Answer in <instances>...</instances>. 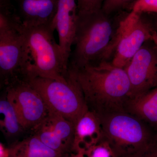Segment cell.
<instances>
[{"mask_svg": "<svg viewBox=\"0 0 157 157\" xmlns=\"http://www.w3.org/2000/svg\"><path fill=\"white\" fill-rule=\"evenodd\" d=\"M152 39L157 46V32H156L155 31H154V33H153L152 36Z\"/></svg>", "mask_w": 157, "mask_h": 157, "instance_id": "25", "label": "cell"}, {"mask_svg": "<svg viewBox=\"0 0 157 157\" xmlns=\"http://www.w3.org/2000/svg\"><path fill=\"white\" fill-rule=\"evenodd\" d=\"M1 2H10V0H0Z\"/></svg>", "mask_w": 157, "mask_h": 157, "instance_id": "26", "label": "cell"}, {"mask_svg": "<svg viewBox=\"0 0 157 157\" xmlns=\"http://www.w3.org/2000/svg\"><path fill=\"white\" fill-rule=\"evenodd\" d=\"M98 117L103 137L117 157H126L157 143L155 130L126 111Z\"/></svg>", "mask_w": 157, "mask_h": 157, "instance_id": "5", "label": "cell"}, {"mask_svg": "<svg viewBox=\"0 0 157 157\" xmlns=\"http://www.w3.org/2000/svg\"><path fill=\"white\" fill-rule=\"evenodd\" d=\"M131 86V98L157 87V46L147 40L125 67Z\"/></svg>", "mask_w": 157, "mask_h": 157, "instance_id": "8", "label": "cell"}, {"mask_svg": "<svg viewBox=\"0 0 157 157\" xmlns=\"http://www.w3.org/2000/svg\"><path fill=\"white\" fill-rule=\"evenodd\" d=\"M83 153L86 157H117L108 141L103 137Z\"/></svg>", "mask_w": 157, "mask_h": 157, "instance_id": "17", "label": "cell"}, {"mask_svg": "<svg viewBox=\"0 0 157 157\" xmlns=\"http://www.w3.org/2000/svg\"><path fill=\"white\" fill-rule=\"evenodd\" d=\"M78 10L76 0H59L52 26L58 35L59 44L65 63L69 66L76 32Z\"/></svg>", "mask_w": 157, "mask_h": 157, "instance_id": "11", "label": "cell"}, {"mask_svg": "<svg viewBox=\"0 0 157 157\" xmlns=\"http://www.w3.org/2000/svg\"><path fill=\"white\" fill-rule=\"evenodd\" d=\"M0 115L1 130L6 136H16L25 130L16 109L6 95L0 101Z\"/></svg>", "mask_w": 157, "mask_h": 157, "instance_id": "16", "label": "cell"}, {"mask_svg": "<svg viewBox=\"0 0 157 157\" xmlns=\"http://www.w3.org/2000/svg\"><path fill=\"white\" fill-rule=\"evenodd\" d=\"M67 157H86L83 152H78L77 153H74L73 154L69 155Z\"/></svg>", "mask_w": 157, "mask_h": 157, "instance_id": "24", "label": "cell"}, {"mask_svg": "<svg viewBox=\"0 0 157 157\" xmlns=\"http://www.w3.org/2000/svg\"><path fill=\"white\" fill-rule=\"evenodd\" d=\"M131 11L139 14H157V0H137Z\"/></svg>", "mask_w": 157, "mask_h": 157, "instance_id": "19", "label": "cell"}, {"mask_svg": "<svg viewBox=\"0 0 157 157\" xmlns=\"http://www.w3.org/2000/svg\"><path fill=\"white\" fill-rule=\"evenodd\" d=\"M129 12L107 14L101 9L78 13L68 68L76 70L111 62Z\"/></svg>", "mask_w": 157, "mask_h": 157, "instance_id": "1", "label": "cell"}, {"mask_svg": "<svg viewBox=\"0 0 157 157\" xmlns=\"http://www.w3.org/2000/svg\"><path fill=\"white\" fill-rule=\"evenodd\" d=\"M69 70L81 88L89 110L98 116L125 111L131 86L124 69L105 61Z\"/></svg>", "mask_w": 157, "mask_h": 157, "instance_id": "2", "label": "cell"}, {"mask_svg": "<svg viewBox=\"0 0 157 157\" xmlns=\"http://www.w3.org/2000/svg\"><path fill=\"white\" fill-rule=\"evenodd\" d=\"M125 157H157V143Z\"/></svg>", "mask_w": 157, "mask_h": 157, "instance_id": "21", "label": "cell"}, {"mask_svg": "<svg viewBox=\"0 0 157 157\" xmlns=\"http://www.w3.org/2000/svg\"><path fill=\"white\" fill-rule=\"evenodd\" d=\"M155 31L151 16L131 11L123 23V31L111 63L124 68Z\"/></svg>", "mask_w": 157, "mask_h": 157, "instance_id": "7", "label": "cell"}, {"mask_svg": "<svg viewBox=\"0 0 157 157\" xmlns=\"http://www.w3.org/2000/svg\"><path fill=\"white\" fill-rule=\"evenodd\" d=\"M153 14V16H151L152 20L155 31L157 32V14Z\"/></svg>", "mask_w": 157, "mask_h": 157, "instance_id": "23", "label": "cell"}, {"mask_svg": "<svg viewBox=\"0 0 157 157\" xmlns=\"http://www.w3.org/2000/svg\"><path fill=\"white\" fill-rule=\"evenodd\" d=\"M137 0H105L102 10L107 14H114L127 9L131 11L133 4Z\"/></svg>", "mask_w": 157, "mask_h": 157, "instance_id": "18", "label": "cell"}, {"mask_svg": "<svg viewBox=\"0 0 157 157\" xmlns=\"http://www.w3.org/2000/svg\"><path fill=\"white\" fill-rule=\"evenodd\" d=\"M125 110L157 129V87L130 99Z\"/></svg>", "mask_w": 157, "mask_h": 157, "instance_id": "14", "label": "cell"}, {"mask_svg": "<svg viewBox=\"0 0 157 157\" xmlns=\"http://www.w3.org/2000/svg\"><path fill=\"white\" fill-rule=\"evenodd\" d=\"M23 25L28 58L25 80L39 76L67 81L69 69L55 39V30L52 24L33 27Z\"/></svg>", "mask_w": 157, "mask_h": 157, "instance_id": "4", "label": "cell"}, {"mask_svg": "<svg viewBox=\"0 0 157 157\" xmlns=\"http://www.w3.org/2000/svg\"><path fill=\"white\" fill-rule=\"evenodd\" d=\"M105 0H76L78 13H86L102 9Z\"/></svg>", "mask_w": 157, "mask_h": 157, "instance_id": "20", "label": "cell"}, {"mask_svg": "<svg viewBox=\"0 0 157 157\" xmlns=\"http://www.w3.org/2000/svg\"><path fill=\"white\" fill-rule=\"evenodd\" d=\"M103 137L99 117L90 110L83 114L75 125L73 152H84L95 144Z\"/></svg>", "mask_w": 157, "mask_h": 157, "instance_id": "13", "label": "cell"}, {"mask_svg": "<svg viewBox=\"0 0 157 157\" xmlns=\"http://www.w3.org/2000/svg\"><path fill=\"white\" fill-rule=\"evenodd\" d=\"M28 58L23 25L10 3L0 2V76L6 88L24 80Z\"/></svg>", "mask_w": 157, "mask_h": 157, "instance_id": "3", "label": "cell"}, {"mask_svg": "<svg viewBox=\"0 0 157 157\" xmlns=\"http://www.w3.org/2000/svg\"><path fill=\"white\" fill-rule=\"evenodd\" d=\"M69 71L67 81L39 76L29 77L25 81L41 96L48 111L62 116L76 125L88 109L78 82Z\"/></svg>", "mask_w": 157, "mask_h": 157, "instance_id": "6", "label": "cell"}, {"mask_svg": "<svg viewBox=\"0 0 157 157\" xmlns=\"http://www.w3.org/2000/svg\"><path fill=\"white\" fill-rule=\"evenodd\" d=\"M12 157H67L51 148L33 135L11 147Z\"/></svg>", "mask_w": 157, "mask_h": 157, "instance_id": "15", "label": "cell"}, {"mask_svg": "<svg viewBox=\"0 0 157 157\" xmlns=\"http://www.w3.org/2000/svg\"><path fill=\"white\" fill-rule=\"evenodd\" d=\"M6 90V97L16 109L25 130H33L48 114L44 100L27 82H17Z\"/></svg>", "mask_w": 157, "mask_h": 157, "instance_id": "9", "label": "cell"}, {"mask_svg": "<svg viewBox=\"0 0 157 157\" xmlns=\"http://www.w3.org/2000/svg\"><path fill=\"white\" fill-rule=\"evenodd\" d=\"M59 0H15V11L22 24L33 27L52 24Z\"/></svg>", "mask_w": 157, "mask_h": 157, "instance_id": "12", "label": "cell"}, {"mask_svg": "<svg viewBox=\"0 0 157 157\" xmlns=\"http://www.w3.org/2000/svg\"><path fill=\"white\" fill-rule=\"evenodd\" d=\"M75 125L57 113L48 114L33 129V135L51 148L68 155L73 152Z\"/></svg>", "mask_w": 157, "mask_h": 157, "instance_id": "10", "label": "cell"}, {"mask_svg": "<svg viewBox=\"0 0 157 157\" xmlns=\"http://www.w3.org/2000/svg\"><path fill=\"white\" fill-rule=\"evenodd\" d=\"M0 157H12L11 147H6L2 142L0 143Z\"/></svg>", "mask_w": 157, "mask_h": 157, "instance_id": "22", "label": "cell"}]
</instances>
